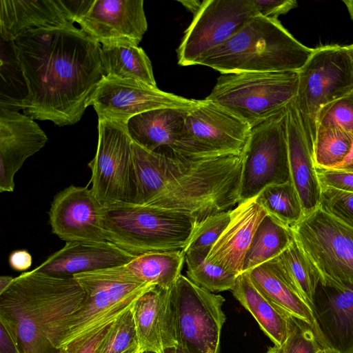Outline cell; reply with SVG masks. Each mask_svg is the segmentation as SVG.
Listing matches in <instances>:
<instances>
[{"mask_svg": "<svg viewBox=\"0 0 353 353\" xmlns=\"http://www.w3.org/2000/svg\"><path fill=\"white\" fill-rule=\"evenodd\" d=\"M14 42L28 88L23 114L60 127L78 123L105 76L101 45L72 22Z\"/></svg>", "mask_w": 353, "mask_h": 353, "instance_id": "6da1fadb", "label": "cell"}, {"mask_svg": "<svg viewBox=\"0 0 353 353\" xmlns=\"http://www.w3.org/2000/svg\"><path fill=\"white\" fill-rule=\"evenodd\" d=\"M134 203L186 212L199 221L239 202L242 153L170 157L132 141Z\"/></svg>", "mask_w": 353, "mask_h": 353, "instance_id": "7a4b0ae2", "label": "cell"}, {"mask_svg": "<svg viewBox=\"0 0 353 353\" xmlns=\"http://www.w3.org/2000/svg\"><path fill=\"white\" fill-rule=\"evenodd\" d=\"M85 296L73 276L34 268L14 278L0 293V314L16 323L22 353H56L66 320Z\"/></svg>", "mask_w": 353, "mask_h": 353, "instance_id": "3957f363", "label": "cell"}, {"mask_svg": "<svg viewBox=\"0 0 353 353\" xmlns=\"http://www.w3.org/2000/svg\"><path fill=\"white\" fill-rule=\"evenodd\" d=\"M313 52L279 22L258 14L199 65L223 74L298 72Z\"/></svg>", "mask_w": 353, "mask_h": 353, "instance_id": "277c9868", "label": "cell"}, {"mask_svg": "<svg viewBox=\"0 0 353 353\" xmlns=\"http://www.w3.org/2000/svg\"><path fill=\"white\" fill-rule=\"evenodd\" d=\"M198 222L190 214L154 206L125 203L105 208L107 241L134 256L183 250Z\"/></svg>", "mask_w": 353, "mask_h": 353, "instance_id": "5b68a950", "label": "cell"}, {"mask_svg": "<svg viewBox=\"0 0 353 353\" xmlns=\"http://www.w3.org/2000/svg\"><path fill=\"white\" fill-rule=\"evenodd\" d=\"M85 292L79 310L65 321L57 350L114 322L145 292L156 286L139 281L121 265L74 274Z\"/></svg>", "mask_w": 353, "mask_h": 353, "instance_id": "8992f818", "label": "cell"}, {"mask_svg": "<svg viewBox=\"0 0 353 353\" xmlns=\"http://www.w3.org/2000/svg\"><path fill=\"white\" fill-rule=\"evenodd\" d=\"M298 83V72L223 74L205 99L252 128L284 109L295 98Z\"/></svg>", "mask_w": 353, "mask_h": 353, "instance_id": "52a82bcc", "label": "cell"}, {"mask_svg": "<svg viewBox=\"0 0 353 353\" xmlns=\"http://www.w3.org/2000/svg\"><path fill=\"white\" fill-rule=\"evenodd\" d=\"M298 73L294 101L313 152L317 114L325 105L353 91V63L347 46H324L313 49Z\"/></svg>", "mask_w": 353, "mask_h": 353, "instance_id": "ba28073f", "label": "cell"}, {"mask_svg": "<svg viewBox=\"0 0 353 353\" xmlns=\"http://www.w3.org/2000/svg\"><path fill=\"white\" fill-rule=\"evenodd\" d=\"M95 156L88 163L91 191L105 207L134 203L136 196L132 140L126 124L98 119Z\"/></svg>", "mask_w": 353, "mask_h": 353, "instance_id": "9c48e42d", "label": "cell"}, {"mask_svg": "<svg viewBox=\"0 0 353 353\" xmlns=\"http://www.w3.org/2000/svg\"><path fill=\"white\" fill-rule=\"evenodd\" d=\"M290 181L286 106L251 129L242 152L239 203L256 198L269 185Z\"/></svg>", "mask_w": 353, "mask_h": 353, "instance_id": "30bf717a", "label": "cell"}, {"mask_svg": "<svg viewBox=\"0 0 353 353\" xmlns=\"http://www.w3.org/2000/svg\"><path fill=\"white\" fill-rule=\"evenodd\" d=\"M290 229L321 277L353 285V228L319 207Z\"/></svg>", "mask_w": 353, "mask_h": 353, "instance_id": "8fae6325", "label": "cell"}, {"mask_svg": "<svg viewBox=\"0 0 353 353\" xmlns=\"http://www.w3.org/2000/svg\"><path fill=\"white\" fill-rule=\"evenodd\" d=\"M179 345L189 353H221L225 299L180 275L172 286Z\"/></svg>", "mask_w": 353, "mask_h": 353, "instance_id": "7c38bea8", "label": "cell"}, {"mask_svg": "<svg viewBox=\"0 0 353 353\" xmlns=\"http://www.w3.org/2000/svg\"><path fill=\"white\" fill-rule=\"evenodd\" d=\"M258 14L252 0H203L176 50L178 64L199 65Z\"/></svg>", "mask_w": 353, "mask_h": 353, "instance_id": "4fadbf2b", "label": "cell"}, {"mask_svg": "<svg viewBox=\"0 0 353 353\" xmlns=\"http://www.w3.org/2000/svg\"><path fill=\"white\" fill-rule=\"evenodd\" d=\"M72 22L101 45L139 46L148 30L143 0H65Z\"/></svg>", "mask_w": 353, "mask_h": 353, "instance_id": "5bb4252c", "label": "cell"}, {"mask_svg": "<svg viewBox=\"0 0 353 353\" xmlns=\"http://www.w3.org/2000/svg\"><path fill=\"white\" fill-rule=\"evenodd\" d=\"M198 101L162 91L141 81L105 76L89 105L94 108L98 119L127 124L132 117L151 110L191 109Z\"/></svg>", "mask_w": 353, "mask_h": 353, "instance_id": "9a60e30c", "label": "cell"}, {"mask_svg": "<svg viewBox=\"0 0 353 353\" xmlns=\"http://www.w3.org/2000/svg\"><path fill=\"white\" fill-rule=\"evenodd\" d=\"M188 110L166 108L141 113L128 121V133L132 141L143 148L168 157L194 159L219 156L189 135L185 126Z\"/></svg>", "mask_w": 353, "mask_h": 353, "instance_id": "2e32d148", "label": "cell"}, {"mask_svg": "<svg viewBox=\"0 0 353 353\" xmlns=\"http://www.w3.org/2000/svg\"><path fill=\"white\" fill-rule=\"evenodd\" d=\"M105 207L88 185H70L54 198L49 211L52 232L65 242L103 243Z\"/></svg>", "mask_w": 353, "mask_h": 353, "instance_id": "e0dca14e", "label": "cell"}, {"mask_svg": "<svg viewBox=\"0 0 353 353\" xmlns=\"http://www.w3.org/2000/svg\"><path fill=\"white\" fill-rule=\"evenodd\" d=\"M311 310L321 347L334 353H353V285L321 277Z\"/></svg>", "mask_w": 353, "mask_h": 353, "instance_id": "ac0fdd59", "label": "cell"}, {"mask_svg": "<svg viewBox=\"0 0 353 353\" xmlns=\"http://www.w3.org/2000/svg\"><path fill=\"white\" fill-rule=\"evenodd\" d=\"M185 126L198 144L216 154H241L252 129L230 111L205 99L188 110Z\"/></svg>", "mask_w": 353, "mask_h": 353, "instance_id": "d6986e66", "label": "cell"}, {"mask_svg": "<svg viewBox=\"0 0 353 353\" xmlns=\"http://www.w3.org/2000/svg\"><path fill=\"white\" fill-rule=\"evenodd\" d=\"M131 310L139 341V353H163L179 345L172 287L154 286L134 302Z\"/></svg>", "mask_w": 353, "mask_h": 353, "instance_id": "ffe728a7", "label": "cell"}, {"mask_svg": "<svg viewBox=\"0 0 353 353\" xmlns=\"http://www.w3.org/2000/svg\"><path fill=\"white\" fill-rule=\"evenodd\" d=\"M47 141L34 120L18 111L0 108V192H13L17 172Z\"/></svg>", "mask_w": 353, "mask_h": 353, "instance_id": "44dd1931", "label": "cell"}, {"mask_svg": "<svg viewBox=\"0 0 353 353\" xmlns=\"http://www.w3.org/2000/svg\"><path fill=\"white\" fill-rule=\"evenodd\" d=\"M265 215L255 198L239 203L205 259L236 276L241 274L255 231Z\"/></svg>", "mask_w": 353, "mask_h": 353, "instance_id": "7402d4cb", "label": "cell"}, {"mask_svg": "<svg viewBox=\"0 0 353 353\" xmlns=\"http://www.w3.org/2000/svg\"><path fill=\"white\" fill-rule=\"evenodd\" d=\"M134 257L110 241L66 242L35 269L57 276L72 277L79 273L124 265Z\"/></svg>", "mask_w": 353, "mask_h": 353, "instance_id": "603a6c76", "label": "cell"}, {"mask_svg": "<svg viewBox=\"0 0 353 353\" xmlns=\"http://www.w3.org/2000/svg\"><path fill=\"white\" fill-rule=\"evenodd\" d=\"M70 22L65 0L0 1V36L6 41L26 32L59 28Z\"/></svg>", "mask_w": 353, "mask_h": 353, "instance_id": "cb8c5ba5", "label": "cell"}, {"mask_svg": "<svg viewBox=\"0 0 353 353\" xmlns=\"http://www.w3.org/2000/svg\"><path fill=\"white\" fill-rule=\"evenodd\" d=\"M294 99L287 105L289 165L291 181L306 216L319 207L321 187Z\"/></svg>", "mask_w": 353, "mask_h": 353, "instance_id": "d4e9b609", "label": "cell"}, {"mask_svg": "<svg viewBox=\"0 0 353 353\" xmlns=\"http://www.w3.org/2000/svg\"><path fill=\"white\" fill-rule=\"evenodd\" d=\"M254 286L288 314L307 323L315 331V321L309 305L283 268L278 258L248 271Z\"/></svg>", "mask_w": 353, "mask_h": 353, "instance_id": "484cf974", "label": "cell"}, {"mask_svg": "<svg viewBox=\"0 0 353 353\" xmlns=\"http://www.w3.org/2000/svg\"><path fill=\"white\" fill-rule=\"evenodd\" d=\"M233 296L254 317L261 329L278 347L285 343L290 315L270 301L253 284L248 272L237 276Z\"/></svg>", "mask_w": 353, "mask_h": 353, "instance_id": "4316f807", "label": "cell"}, {"mask_svg": "<svg viewBox=\"0 0 353 353\" xmlns=\"http://www.w3.org/2000/svg\"><path fill=\"white\" fill-rule=\"evenodd\" d=\"M101 56L106 77L132 79L157 87L150 59L139 46L101 45Z\"/></svg>", "mask_w": 353, "mask_h": 353, "instance_id": "83f0119b", "label": "cell"}, {"mask_svg": "<svg viewBox=\"0 0 353 353\" xmlns=\"http://www.w3.org/2000/svg\"><path fill=\"white\" fill-rule=\"evenodd\" d=\"M184 262L182 250L154 252L134 256L122 267L140 281L170 288L181 275Z\"/></svg>", "mask_w": 353, "mask_h": 353, "instance_id": "f1b7e54d", "label": "cell"}, {"mask_svg": "<svg viewBox=\"0 0 353 353\" xmlns=\"http://www.w3.org/2000/svg\"><path fill=\"white\" fill-rule=\"evenodd\" d=\"M294 239L290 228L266 214L259 224L246 253L243 272L277 258Z\"/></svg>", "mask_w": 353, "mask_h": 353, "instance_id": "f546056e", "label": "cell"}, {"mask_svg": "<svg viewBox=\"0 0 353 353\" xmlns=\"http://www.w3.org/2000/svg\"><path fill=\"white\" fill-rule=\"evenodd\" d=\"M255 199L267 215L289 228L305 216L292 181L265 188Z\"/></svg>", "mask_w": 353, "mask_h": 353, "instance_id": "4dcf8cb0", "label": "cell"}, {"mask_svg": "<svg viewBox=\"0 0 353 353\" xmlns=\"http://www.w3.org/2000/svg\"><path fill=\"white\" fill-rule=\"evenodd\" d=\"M352 130L317 127L313 148L315 168L334 169L344 162L352 148Z\"/></svg>", "mask_w": 353, "mask_h": 353, "instance_id": "1f68e13d", "label": "cell"}, {"mask_svg": "<svg viewBox=\"0 0 353 353\" xmlns=\"http://www.w3.org/2000/svg\"><path fill=\"white\" fill-rule=\"evenodd\" d=\"M277 258L311 309L314 292L321 278L318 270L294 239Z\"/></svg>", "mask_w": 353, "mask_h": 353, "instance_id": "d6a6232c", "label": "cell"}, {"mask_svg": "<svg viewBox=\"0 0 353 353\" xmlns=\"http://www.w3.org/2000/svg\"><path fill=\"white\" fill-rule=\"evenodd\" d=\"M1 51L0 108L18 111L21 109L26 96L17 87L14 81L26 86L27 85L24 77H14L23 73L14 41H6L1 39Z\"/></svg>", "mask_w": 353, "mask_h": 353, "instance_id": "836d02e7", "label": "cell"}, {"mask_svg": "<svg viewBox=\"0 0 353 353\" xmlns=\"http://www.w3.org/2000/svg\"><path fill=\"white\" fill-rule=\"evenodd\" d=\"M184 255L188 278L196 285L212 292L232 290L236 274L208 261L201 254L187 252Z\"/></svg>", "mask_w": 353, "mask_h": 353, "instance_id": "e575fe53", "label": "cell"}, {"mask_svg": "<svg viewBox=\"0 0 353 353\" xmlns=\"http://www.w3.org/2000/svg\"><path fill=\"white\" fill-rule=\"evenodd\" d=\"M139 345L131 308L114 321L97 353H139Z\"/></svg>", "mask_w": 353, "mask_h": 353, "instance_id": "d590c367", "label": "cell"}, {"mask_svg": "<svg viewBox=\"0 0 353 353\" xmlns=\"http://www.w3.org/2000/svg\"><path fill=\"white\" fill-rule=\"evenodd\" d=\"M231 210L210 216L199 221L188 244L182 250L196 252L208 256L212 247L223 232L230 220Z\"/></svg>", "mask_w": 353, "mask_h": 353, "instance_id": "8d00e7d4", "label": "cell"}, {"mask_svg": "<svg viewBox=\"0 0 353 353\" xmlns=\"http://www.w3.org/2000/svg\"><path fill=\"white\" fill-rule=\"evenodd\" d=\"M317 127L353 130V91L323 106L317 114Z\"/></svg>", "mask_w": 353, "mask_h": 353, "instance_id": "74e56055", "label": "cell"}, {"mask_svg": "<svg viewBox=\"0 0 353 353\" xmlns=\"http://www.w3.org/2000/svg\"><path fill=\"white\" fill-rule=\"evenodd\" d=\"M282 348L283 353H317L322 347L307 323L290 316L288 336Z\"/></svg>", "mask_w": 353, "mask_h": 353, "instance_id": "f35d334b", "label": "cell"}, {"mask_svg": "<svg viewBox=\"0 0 353 353\" xmlns=\"http://www.w3.org/2000/svg\"><path fill=\"white\" fill-rule=\"evenodd\" d=\"M319 207L353 228V192L321 188Z\"/></svg>", "mask_w": 353, "mask_h": 353, "instance_id": "ab89813d", "label": "cell"}, {"mask_svg": "<svg viewBox=\"0 0 353 353\" xmlns=\"http://www.w3.org/2000/svg\"><path fill=\"white\" fill-rule=\"evenodd\" d=\"M113 323L100 327L60 347L56 353H97Z\"/></svg>", "mask_w": 353, "mask_h": 353, "instance_id": "60d3db41", "label": "cell"}, {"mask_svg": "<svg viewBox=\"0 0 353 353\" xmlns=\"http://www.w3.org/2000/svg\"><path fill=\"white\" fill-rule=\"evenodd\" d=\"M321 188L353 192V172L338 169L316 168Z\"/></svg>", "mask_w": 353, "mask_h": 353, "instance_id": "b9f144b4", "label": "cell"}, {"mask_svg": "<svg viewBox=\"0 0 353 353\" xmlns=\"http://www.w3.org/2000/svg\"><path fill=\"white\" fill-rule=\"evenodd\" d=\"M0 353H22L16 323L2 314H0Z\"/></svg>", "mask_w": 353, "mask_h": 353, "instance_id": "7bdbcfd3", "label": "cell"}, {"mask_svg": "<svg viewBox=\"0 0 353 353\" xmlns=\"http://www.w3.org/2000/svg\"><path fill=\"white\" fill-rule=\"evenodd\" d=\"M259 14L270 20L278 21L280 15L297 7L294 0H252Z\"/></svg>", "mask_w": 353, "mask_h": 353, "instance_id": "ee69618b", "label": "cell"}, {"mask_svg": "<svg viewBox=\"0 0 353 353\" xmlns=\"http://www.w3.org/2000/svg\"><path fill=\"white\" fill-rule=\"evenodd\" d=\"M10 266L17 271H25L29 269L32 263V255L26 250L13 251L9 256Z\"/></svg>", "mask_w": 353, "mask_h": 353, "instance_id": "f6af8a7d", "label": "cell"}, {"mask_svg": "<svg viewBox=\"0 0 353 353\" xmlns=\"http://www.w3.org/2000/svg\"><path fill=\"white\" fill-rule=\"evenodd\" d=\"M179 2L190 11L193 15H195L201 8L203 1L191 0V1H179Z\"/></svg>", "mask_w": 353, "mask_h": 353, "instance_id": "bcb514c9", "label": "cell"}, {"mask_svg": "<svg viewBox=\"0 0 353 353\" xmlns=\"http://www.w3.org/2000/svg\"><path fill=\"white\" fill-rule=\"evenodd\" d=\"M352 137H353V130H352ZM334 169H338L348 172H353V144L352 148L351 150V152L348 157L346 158V159L344 161V162L341 164L339 166H338L336 168Z\"/></svg>", "mask_w": 353, "mask_h": 353, "instance_id": "7dc6e473", "label": "cell"}, {"mask_svg": "<svg viewBox=\"0 0 353 353\" xmlns=\"http://www.w3.org/2000/svg\"><path fill=\"white\" fill-rule=\"evenodd\" d=\"M13 277L10 276H1L0 277V293L3 292L11 283Z\"/></svg>", "mask_w": 353, "mask_h": 353, "instance_id": "c3c4849f", "label": "cell"}, {"mask_svg": "<svg viewBox=\"0 0 353 353\" xmlns=\"http://www.w3.org/2000/svg\"><path fill=\"white\" fill-rule=\"evenodd\" d=\"M163 353H189L184 348L178 345L176 347H171L165 350Z\"/></svg>", "mask_w": 353, "mask_h": 353, "instance_id": "681fc988", "label": "cell"}, {"mask_svg": "<svg viewBox=\"0 0 353 353\" xmlns=\"http://www.w3.org/2000/svg\"><path fill=\"white\" fill-rule=\"evenodd\" d=\"M343 2L345 5L350 18L353 21V0H343Z\"/></svg>", "mask_w": 353, "mask_h": 353, "instance_id": "f907efd6", "label": "cell"}, {"mask_svg": "<svg viewBox=\"0 0 353 353\" xmlns=\"http://www.w3.org/2000/svg\"><path fill=\"white\" fill-rule=\"evenodd\" d=\"M267 353H283V348L282 347L274 345L273 347H269Z\"/></svg>", "mask_w": 353, "mask_h": 353, "instance_id": "816d5d0a", "label": "cell"}, {"mask_svg": "<svg viewBox=\"0 0 353 353\" xmlns=\"http://www.w3.org/2000/svg\"><path fill=\"white\" fill-rule=\"evenodd\" d=\"M348 51L350 52V54L352 58V63H353V43L347 46Z\"/></svg>", "mask_w": 353, "mask_h": 353, "instance_id": "f5cc1de1", "label": "cell"}, {"mask_svg": "<svg viewBox=\"0 0 353 353\" xmlns=\"http://www.w3.org/2000/svg\"><path fill=\"white\" fill-rule=\"evenodd\" d=\"M318 353H334L332 352L331 350H330L329 349L327 348H321L319 352Z\"/></svg>", "mask_w": 353, "mask_h": 353, "instance_id": "db71d44e", "label": "cell"}, {"mask_svg": "<svg viewBox=\"0 0 353 353\" xmlns=\"http://www.w3.org/2000/svg\"><path fill=\"white\" fill-rule=\"evenodd\" d=\"M139 353H152V352H139Z\"/></svg>", "mask_w": 353, "mask_h": 353, "instance_id": "11a10c76", "label": "cell"}]
</instances>
